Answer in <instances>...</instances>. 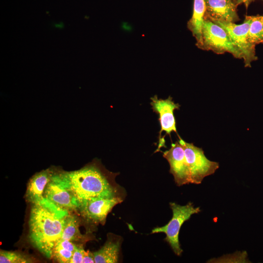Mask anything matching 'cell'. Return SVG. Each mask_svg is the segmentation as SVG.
Returning a JSON list of instances; mask_svg holds the SVG:
<instances>
[{
    "instance_id": "obj_1",
    "label": "cell",
    "mask_w": 263,
    "mask_h": 263,
    "mask_svg": "<svg viewBox=\"0 0 263 263\" xmlns=\"http://www.w3.org/2000/svg\"><path fill=\"white\" fill-rule=\"evenodd\" d=\"M69 211L44 198L33 204L29 219L28 238L33 246L49 259L61 239Z\"/></svg>"
},
{
    "instance_id": "obj_2",
    "label": "cell",
    "mask_w": 263,
    "mask_h": 263,
    "mask_svg": "<svg viewBox=\"0 0 263 263\" xmlns=\"http://www.w3.org/2000/svg\"><path fill=\"white\" fill-rule=\"evenodd\" d=\"M57 171L78 202L97 197L123 198V189L115 181L117 173L105 169L97 162L88 164L78 170Z\"/></svg>"
},
{
    "instance_id": "obj_3",
    "label": "cell",
    "mask_w": 263,
    "mask_h": 263,
    "mask_svg": "<svg viewBox=\"0 0 263 263\" xmlns=\"http://www.w3.org/2000/svg\"><path fill=\"white\" fill-rule=\"evenodd\" d=\"M169 205L172 211V218L163 226L153 228L151 233H164L166 235V242L174 253L180 256L183 252L179 240L180 228L185 222L189 219L193 214L200 212L201 209L199 207H195L191 202L184 206L171 202Z\"/></svg>"
},
{
    "instance_id": "obj_4",
    "label": "cell",
    "mask_w": 263,
    "mask_h": 263,
    "mask_svg": "<svg viewBox=\"0 0 263 263\" xmlns=\"http://www.w3.org/2000/svg\"><path fill=\"white\" fill-rule=\"evenodd\" d=\"M179 138L178 142L184 150L191 184H200L206 177L215 173L219 168V164L207 159L202 148L185 142L180 137Z\"/></svg>"
},
{
    "instance_id": "obj_5",
    "label": "cell",
    "mask_w": 263,
    "mask_h": 263,
    "mask_svg": "<svg viewBox=\"0 0 263 263\" xmlns=\"http://www.w3.org/2000/svg\"><path fill=\"white\" fill-rule=\"evenodd\" d=\"M202 48L222 54L228 52L238 58H243L241 51L233 43L225 30L205 18L202 27Z\"/></svg>"
},
{
    "instance_id": "obj_6",
    "label": "cell",
    "mask_w": 263,
    "mask_h": 263,
    "mask_svg": "<svg viewBox=\"0 0 263 263\" xmlns=\"http://www.w3.org/2000/svg\"><path fill=\"white\" fill-rule=\"evenodd\" d=\"M211 21L225 30L233 43L242 52L245 66L250 67L251 63L257 59L255 45L249 43L247 40L251 16H246L244 22L240 24L224 21Z\"/></svg>"
},
{
    "instance_id": "obj_7",
    "label": "cell",
    "mask_w": 263,
    "mask_h": 263,
    "mask_svg": "<svg viewBox=\"0 0 263 263\" xmlns=\"http://www.w3.org/2000/svg\"><path fill=\"white\" fill-rule=\"evenodd\" d=\"M123 201L121 197L91 198L79 201L77 210L87 221L104 225L109 213Z\"/></svg>"
},
{
    "instance_id": "obj_8",
    "label": "cell",
    "mask_w": 263,
    "mask_h": 263,
    "mask_svg": "<svg viewBox=\"0 0 263 263\" xmlns=\"http://www.w3.org/2000/svg\"><path fill=\"white\" fill-rule=\"evenodd\" d=\"M44 197L57 207L68 211L77 210L78 202L72 191L60 178L57 170L52 175L44 190Z\"/></svg>"
},
{
    "instance_id": "obj_9",
    "label": "cell",
    "mask_w": 263,
    "mask_h": 263,
    "mask_svg": "<svg viewBox=\"0 0 263 263\" xmlns=\"http://www.w3.org/2000/svg\"><path fill=\"white\" fill-rule=\"evenodd\" d=\"M168 161L170 169L176 185L181 186L190 183V175L183 148L179 142L171 144L170 149L163 152Z\"/></svg>"
},
{
    "instance_id": "obj_10",
    "label": "cell",
    "mask_w": 263,
    "mask_h": 263,
    "mask_svg": "<svg viewBox=\"0 0 263 263\" xmlns=\"http://www.w3.org/2000/svg\"><path fill=\"white\" fill-rule=\"evenodd\" d=\"M150 99L151 100L150 105L153 111L159 115L158 120L161 126V130L159 132V140L161 139L162 132H165L166 134L169 136L172 132L177 134L173 112L175 110L179 109L180 105L178 103H174L170 96L167 99H159L157 95H155L151 97Z\"/></svg>"
},
{
    "instance_id": "obj_11",
    "label": "cell",
    "mask_w": 263,
    "mask_h": 263,
    "mask_svg": "<svg viewBox=\"0 0 263 263\" xmlns=\"http://www.w3.org/2000/svg\"><path fill=\"white\" fill-rule=\"evenodd\" d=\"M205 18L232 22L238 19L236 5L232 0H205Z\"/></svg>"
},
{
    "instance_id": "obj_12",
    "label": "cell",
    "mask_w": 263,
    "mask_h": 263,
    "mask_svg": "<svg viewBox=\"0 0 263 263\" xmlns=\"http://www.w3.org/2000/svg\"><path fill=\"white\" fill-rule=\"evenodd\" d=\"M53 169H47L35 174L29 180L25 193L26 200L32 204L44 198L46 186L50 180Z\"/></svg>"
},
{
    "instance_id": "obj_13",
    "label": "cell",
    "mask_w": 263,
    "mask_h": 263,
    "mask_svg": "<svg viewBox=\"0 0 263 263\" xmlns=\"http://www.w3.org/2000/svg\"><path fill=\"white\" fill-rule=\"evenodd\" d=\"M121 238L115 236L108 238L103 246L93 252L95 263H114L118 261Z\"/></svg>"
},
{
    "instance_id": "obj_14",
    "label": "cell",
    "mask_w": 263,
    "mask_h": 263,
    "mask_svg": "<svg viewBox=\"0 0 263 263\" xmlns=\"http://www.w3.org/2000/svg\"><path fill=\"white\" fill-rule=\"evenodd\" d=\"M206 14L205 0H194L193 10L188 27L195 38L199 47L203 46L202 27Z\"/></svg>"
},
{
    "instance_id": "obj_15",
    "label": "cell",
    "mask_w": 263,
    "mask_h": 263,
    "mask_svg": "<svg viewBox=\"0 0 263 263\" xmlns=\"http://www.w3.org/2000/svg\"><path fill=\"white\" fill-rule=\"evenodd\" d=\"M80 221L79 218L74 215L69 214L66 218L60 239L71 242H85L89 240L88 237L81 234L80 232Z\"/></svg>"
},
{
    "instance_id": "obj_16",
    "label": "cell",
    "mask_w": 263,
    "mask_h": 263,
    "mask_svg": "<svg viewBox=\"0 0 263 263\" xmlns=\"http://www.w3.org/2000/svg\"><path fill=\"white\" fill-rule=\"evenodd\" d=\"M76 246L72 242L60 239L53 249L52 258L60 263H69Z\"/></svg>"
},
{
    "instance_id": "obj_17",
    "label": "cell",
    "mask_w": 263,
    "mask_h": 263,
    "mask_svg": "<svg viewBox=\"0 0 263 263\" xmlns=\"http://www.w3.org/2000/svg\"><path fill=\"white\" fill-rule=\"evenodd\" d=\"M247 40L254 45L263 43V15L251 16Z\"/></svg>"
},
{
    "instance_id": "obj_18",
    "label": "cell",
    "mask_w": 263,
    "mask_h": 263,
    "mask_svg": "<svg viewBox=\"0 0 263 263\" xmlns=\"http://www.w3.org/2000/svg\"><path fill=\"white\" fill-rule=\"evenodd\" d=\"M32 261L29 257L21 253L0 250V263H28Z\"/></svg>"
},
{
    "instance_id": "obj_19",
    "label": "cell",
    "mask_w": 263,
    "mask_h": 263,
    "mask_svg": "<svg viewBox=\"0 0 263 263\" xmlns=\"http://www.w3.org/2000/svg\"><path fill=\"white\" fill-rule=\"evenodd\" d=\"M84 251L82 245H77L69 263H82Z\"/></svg>"
},
{
    "instance_id": "obj_20",
    "label": "cell",
    "mask_w": 263,
    "mask_h": 263,
    "mask_svg": "<svg viewBox=\"0 0 263 263\" xmlns=\"http://www.w3.org/2000/svg\"><path fill=\"white\" fill-rule=\"evenodd\" d=\"M94 263V256L93 253L89 250L84 252L82 263Z\"/></svg>"
},
{
    "instance_id": "obj_21",
    "label": "cell",
    "mask_w": 263,
    "mask_h": 263,
    "mask_svg": "<svg viewBox=\"0 0 263 263\" xmlns=\"http://www.w3.org/2000/svg\"><path fill=\"white\" fill-rule=\"evenodd\" d=\"M235 0L236 1V3L237 4L244 3L247 6L248 5L250 2L252 0Z\"/></svg>"
}]
</instances>
